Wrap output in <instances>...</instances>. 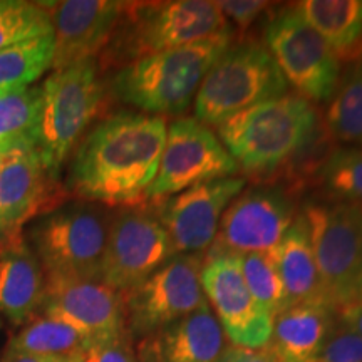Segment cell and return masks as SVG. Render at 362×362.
<instances>
[{
    "instance_id": "6da1fadb",
    "label": "cell",
    "mask_w": 362,
    "mask_h": 362,
    "mask_svg": "<svg viewBox=\"0 0 362 362\" xmlns=\"http://www.w3.org/2000/svg\"><path fill=\"white\" fill-rule=\"evenodd\" d=\"M166 121L117 112L89 129L74 149L67 189L103 206L146 205L166 141Z\"/></svg>"
},
{
    "instance_id": "7a4b0ae2",
    "label": "cell",
    "mask_w": 362,
    "mask_h": 362,
    "mask_svg": "<svg viewBox=\"0 0 362 362\" xmlns=\"http://www.w3.org/2000/svg\"><path fill=\"white\" fill-rule=\"evenodd\" d=\"M230 44L232 34H223L134 59L116 72L111 89L121 103L151 116L181 115Z\"/></svg>"
},
{
    "instance_id": "3957f363",
    "label": "cell",
    "mask_w": 362,
    "mask_h": 362,
    "mask_svg": "<svg viewBox=\"0 0 362 362\" xmlns=\"http://www.w3.org/2000/svg\"><path fill=\"white\" fill-rule=\"evenodd\" d=\"M317 111L298 94H284L240 111L216 126L238 168L269 173L296 158L317 129Z\"/></svg>"
},
{
    "instance_id": "277c9868",
    "label": "cell",
    "mask_w": 362,
    "mask_h": 362,
    "mask_svg": "<svg viewBox=\"0 0 362 362\" xmlns=\"http://www.w3.org/2000/svg\"><path fill=\"white\" fill-rule=\"evenodd\" d=\"M34 146L45 171L56 180L104 104V84L96 61L54 71L39 86Z\"/></svg>"
},
{
    "instance_id": "5b68a950",
    "label": "cell",
    "mask_w": 362,
    "mask_h": 362,
    "mask_svg": "<svg viewBox=\"0 0 362 362\" xmlns=\"http://www.w3.org/2000/svg\"><path fill=\"white\" fill-rule=\"evenodd\" d=\"M111 215L103 205L64 202L25 226L45 277L101 280Z\"/></svg>"
},
{
    "instance_id": "8992f818",
    "label": "cell",
    "mask_w": 362,
    "mask_h": 362,
    "mask_svg": "<svg viewBox=\"0 0 362 362\" xmlns=\"http://www.w3.org/2000/svg\"><path fill=\"white\" fill-rule=\"evenodd\" d=\"M288 84L265 44L232 45L211 66L194 98V119L218 126L240 111L287 94Z\"/></svg>"
},
{
    "instance_id": "52a82bcc",
    "label": "cell",
    "mask_w": 362,
    "mask_h": 362,
    "mask_svg": "<svg viewBox=\"0 0 362 362\" xmlns=\"http://www.w3.org/2000/svg\"><path fill=\"white\" fill-rule=\"evenodd\" d=\"M121 24L123 39L115 51L129 61L215 35L232 34L218 2L208 0H166V2H124Z\"/></svg>"
},
{
    "instance_id": "ba28073f",
    "label": "cell",
    "mask_w": 362,
    "mask_h": 362,
    "mask_svg": "<svg viewBox=\"0 0 362 362\" xmlns=\"http://www.w3.org/2000/svg\"><path fill=\"white\" fill-rule=\"evenodd\" d=\"M304 218L314 248L325 305L334 312L359 302L362 214L342 203H309Z\"/></svg>"
},
{
    "instance_id": "9c48e42d",
    "label": "cell",
    "mask_w": 362,
    "mask_h": 362,
    "mask_svg": "<svg viewBox=\"0 0 362 362\" xmlns=\"http://www.w3.org/2000/svg\"><path fill=\"white\" fill-rule=\"evenodd\" d=\"M203 265L205 253H180L124 293V324L131 337L141 341L208 305Z\"/></svg>"
},
{
    "instance_id": "30bf717a",
    "label": "cell",
    "mask_w": 362,
    "mask_h": 362,
    "mask_svg": "<svg viewBox=\"0 0 362 362\" xmlns=\"http://www.w3.org/2000/svg\"><path fill=\"white\" fill-rule=\"evenodd\" d=\"M265 47L300 98L322 103L341 81V62L297 7L282 8L265 27Z\"/></svg>"
},
{
    "instance_id": "8fae6325",
    "label": "cell",
    "mask_w": 362,
    "mask_h": 362,
    "mask_svg": "<svg viewBox=\"0 0 362 362\" xmlns=\"http://www.w3.org/2000/svg\"><path fill=\"white\" fill-rule=\"evenodd\" d=\"M176 255L158 215L143 205L128 206L111 215L101 282L124 296Z\"/></svg>"
},
{
    "instance_id": "7c38bea8",
    "label": "cell",
    "mask_w": 362,
    "mask_h": 362,
    "mask_svg": "<svg viewBox=\"0 0 362 362\" xmlns=\"http://www.w3.org/2000/svg\"><path fill=\"white\" fill-rule=\"evenodd\" d=\"M237 171V163L214 131L194 117H181L166 131L160 168L148 202L173 197L208 181L230 178Z\"/></svg>"
},
{
    "instance_id": "4fadbf2b",
    "label": "cell",
    "mask_w": 362,
    "mask_h": 362,
    "mask_svg": "<svg viewBox=\"0 0 362 362\" xmlns=\"http://www.w3.org/2000/svg\"><path fill=\"white\" fill-rule=\"evenodd\" d=\"M293 221L296 211L287 193L270 187L248 188L226 206L205 259L274 250Z\"/></svg>"
},
{
    "instance_id": "5bb4252c",
    "label": "cell",
    "mask_w": 362,
    "mask_h": 362,
    "mask_svg": "<svg viewBox=\"0 0 362 362\" xmlns=\"http://www.w3.org/2000/svg\"><path fill=\"white\" fill-rule=\"evenodd\" d=\"M202 285L232 346L262 349L272 334V317L248 291L238 257L205 259Z\"/></svg>"
},
{
    "instance_id": "9a60e30c",
    "label": "cell",
    "mask_w": 362,
    "mask_h": 362,
    "mask_svg": "<svg viewBox=\"0 0 362 362\" xmlns=\"http://www.w3.org/2000/svg\"><path fill=\"white\" fill-rule=\"evenodd\" d=\"M242 176H230L188 188L155 202L156 215L178 253H206L226 206L245 188Z\"/></svg>"
},
{
    "instance_id": "2e32d148",
    "label": "cell",
    "mask_w": 362,
    "mask_h": 362,
    "mask_svg": "<svg viewBox=\"0 0 362 362\" xmlns=\"http://www.w3.org/2000/svg\"><path fill=\"white\" fill-rule=\"evenodd\" d=\"M42 314L56 317L94 342L126 329L123 293L101 280L45 277Z\"/></svg>"
},
{
    "instance_id": "e0dca14e",
    "label": "cell",
    "mask_w": 362,
    "mask_h": 362,
    "mask_svg": "<svg viewBox=\"0 0 362 362\" xmlns=\"http://www.w3.org/2000/svg\"><path fill=\"white\" fill-rule=\"evenodd\" d=\"M52 17V71L94 61L116 34L124 2L64 0L49 2Z\"/></svg>"
},
{
    "instance_id": "ac0fdd59",
    "label": "cell",
    "mask_w": 362,
    "mask_h": 362,
    "mask_svg": "<svg viewBox=\"0 0 362 362\" xmlns=\"http://www.w3.org/2000/svg\"><path fill=\"white\" fill-rule=\"evenodd\" d=\"M56 180L45 171L34 144L0 153V240L64 200L52 194Z\"/></svg>"
},
{
    "instance_id": "d6986e66",
    "label": "cell",
    "mask_w": 362,
    "mask_h": 362,
    "mask_svg": "<svg viewBox=\"0 0 362 362\" xmlns=\"http://www.w3.org/2000/svg\"><path fill=\"white\" fill-rule=\"evenodd\" d=\"M210 304L139 341L138 362H220L228 347Z\"/></svg>"
},
{
    "instance_id": "ffe728a7",
    "label": "cell",
    "mask_w": 362,
    "mask_h": 362,
    "mask_svg": "<svg viewBox=\"0 0 362 362\" xmlns=\"http://www.w3.org/2000/svg\"><path fill=\"white\" fill-rule=\"evenodd\" d=\"M45 272L22 232L0 240V314L22 325L40 314Z\"/></svg>"
},
{
    "instance_id": "44dd1931",
    "label": "cell",
    "mask_w": 362,
    "mask_h": 362,
    "mask_svg": "<svg viewBox=\"0 0 362 362\" xmlns=\"http://www.w3.org/2000/svg\"><path fill=\"white\" fill-rule=\"evenodd\" d=\"M327 305L288 307L272 319L267 349L279 362H309L336 322Z\"/></svg>"
},
{
    "instance_id": "7402d4cb",
    "label": "cell",
    "mask_w": 362,
    "mask_h": 362,
    "mask_svg": "<svg viewBox=\"0 0 362 362\" xmlns=\"http://www.w3.org/2000/svg\"><path fill=\"white\" fill-rule=\"evenodd\" d=\"M272 252L287 296V309L309 304L325 305L314 248H312L304 215L296 218L288 232Z\"/></svg>"
},
{
    "instance_id": "603a6c76",
    "label": "cell",
    "mask_w": 362,
    "mask_h": 362,
    "mask_svg": "<svg viewBox=\"0 0 362 362\" xmlns=\"http://www.w3.org/2000/svg\"><path fill=\"white\" fill-rule=\"evenodd\" d=\"M307 24L314 27L339 62L362 59V0H304L296 4Z\"/></svg>"
},
{
    "instance_id": "cb8c5ba5",
    "label": "cell",
    "mask_w": 362,
    "mask_h": 362,
    "mask_svg": "<svg viewBox=\"0 0 362 362\" xmlns=\"http://www.w3.org/2000/svg\"><path fill=\"white\" fill-rule=\"evenodd\" d=\"M89 347V341L72 325L40 312L21 327L7 344V352L30 354L57 359L81 357Z\"/></svg>"
},
{
    "instance_id": "d4e9b609",
    "label": "cell",
    "mask_w": 362,
    "mask_h": 362,
    "mask_svg": "<svg viewBox=\"0 0 362 362\" xmlns=\"http://www.w3.org/2000/svg\"><path fill=\"white\" fill-rule=\"evenodd\" d=\"M54 35L0 49V96L33 88L52 67Z\"/></svg>"
},
{
    "instance_id": "484cf974",
    "label": "cell",
    "mask_w": 362,
    "mask_h": 362,
    "mask_svg": "<svg viewBox=\"0 0 362 362\" xmlns=\"http://www.w3.org/2000/svg\"><path fill=\"white\" fill-rule=\"evenodd\" d=\"M325 131L334 141L362 149V59L339 81L325 112Z\"/></svg>"
},
{
    "instance_id": "4316f807",
    "label": "cell",
    "mask_w": 362,
    "mask_h": 362,
    "mask_svg": "<svg viewBox=\"0 0 362 362\" xmlns=\"http://www.w3.org/2000/svg\"><path fill=\"white\" fill-rule=\"evenodd\" d=\"M319 176L330 200L354 208L362 214L361 148H334L320 163Z\"/></svg>"
},
{
    "instance_id": "83f0119b",
    "label": "cell",
    "mask_w": 362,
    "mask_h": 362,
    "mask_svg": "<svg viewBox=\"0 0 362 362\" xmlns=\"http://www.w3.org/2000/svg\"><path fill=\"white\" fill-rule=\"evenodd\" d=\"M52 35L49 2L0 0V49Z\"/></svg>"
},
{
    "instance_id": "f1b7e54d",
    "label": "cell",
    "mask_w": 362,
    "mask_h": 362,
    "mask_svg": "<svg viewBox=\"0 0 362 362\" xmlns=\"http://www.w3.org/2000/svg\"><path fill=\"white\" fill-rule=\"evenodd\" d=\"M39 86L0 96V153L34 144Z\"/></svg>"
},
{
    "instance_id": "f546056e",
    "label": "cell",
    "mask_w": 362,
    "mask_h": 362,
    "mask_svg": "<svg viewBox=\"0 0 362 362\" xmlns=\"http://www.w3.org/2000/svg\"><path fill=\"white\" fill-rule=\"evenodd\" d=\"M238 260L248 291L269 312L272 319L287 309V296H285L282 279L275 264L274 252L248 253V255L238 257Z\"/></svg>"
},
{
    "instance_id": "4dcf8cb0",
    "label": "cell",
    "mask_w": 362,
    "mask_h": 362,
    "mask_svg": "<svg viewBox=\"0 0 362 362\" xmlns=\"http://www.w3.org/2000/svg\"><path fill=\"white\" fill-rule=\"evenodd\" d=\"M309 362H362V337L337 315L327 337Z\"/></svg>"
},
{
    "instance_id": "1f68e13d",
    "label": "cell",
    "mask_w": 362,
    "mask_h": 362,
    "mask_svg": "<svg viewBox=\"0 0 362 362\" xmlns=\"http://www.w3.org/2000/svg\"><path fill=\"white\" fill-rule=\"evenodd\" d=\"M79 362H138L134 339L128 329L121 330L110 339L90 344Z\"/></svg>"
},
{
    "instance_id": "d6a6232c",
    "label": "cell",
    "mask_w": 362,
    "mask_h": 362,
    "mask_svg": "<svg viewBox=\"0 0 362 362\" xmlns=\"http://www.w3.org/2000/svg\"><path fill=\"white\" fill-rule=\"evenodd\" d=\"M269 6V2H262V0H225V2H218L225 19H232L233 24L240 27V30H247Z\"/></svg>"
},
{
    "instance_id": "836d02e7",
    "label": "cell",
    "mask_w": 362,
    "mask_h": 362,
    "mask_svg": "<svg viewBox=\"0 0 362 362\" xmlns=\"http://www.w3.org/2000/svg\"><path fill=\"white\" fill-rule=\"evenodd\" d=\"M220 362H279L272 356L267 347L262 349H245V347H237L230 344L226 347L223 357Z\"/></svg>"
},
{
    "instance_id": "e575fe53",
    "label": "cell",
    "mask_w": 362,
    "mask_h": 362,
    "mask_svg": "<svg viewBox=\"0 0 362 362\" xmlns=\"http://www.w3.org/2000/svg\"><path fill=\"white\" fill-rule=\"evenodd\" d=\"M337 315L362 337V302H354V304L344 307L337 312Z\"/></svg>"
},
{
    "instance_id": "d590c367",
    "label": "cell",
    "mask_w": 362,
    "mask_h": 362,
    "mask_svg": "<svg viewBox=\"0 0 362 362\" xmlns=\"http://www.w3.org/2000/svg\"><path fill=\"white\" fill-rule=\"evenodd\" d=\"M67 359H57V357H42L30 354H17V352H4L0 362H66Z\"/></svg>"
},
{
    "instance_id": "8d00e7d4",
    "label": "cell",
    "mask_w": 362,
    "mask_h": 362,
    "mask_svg": "<svg viewBox=\"0 0 362 362\" xmlns=\"http://www.w3.org/2000/svg\"><path fill=\"white\" fill-rule=\"evenodd\" d=\"M81 357H74V359H67L66 362H79Z\"/></svg>"
},
{
    "instance_id": "74e56055",
    "label": "cell",
    "mask_w": 362,
    "mask_h": 362,
    "mask_svg": "<svg viewBox=\"0 0 362 362\" xmlns=\"http://www.w3.org/2000/svg\"><path fill=\"white\" fill-rule=\"evenodd\" d=\"M359 302H362V288H361V293H359Z\"/></svg>"
}]
</instances>
